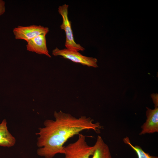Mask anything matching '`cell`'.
<instances>
[{
    "mask_svg": "<svg viewBox=\"0 0 158 158\" xmlns=\"http://www.w3.org/2000/svg\"><path fill=\"white\" fill-rule=\"evenodd\" d=\"M52 54L55 56H61L74 63H80L83 65L95 68L98 67L96 58L83 55L78 51L66 48L59 49L56 47L52 51Z\"/></svg>",
    "mask_w": 158,
    "mask_h": 158,
    "instance_id": "obj_4",
    "label": "cell"
},
{
    "mask_svg": "<svg viewBox=\"0 0 158 158\" xmlns=\"http://www.w3.org/2000/svg\"><path fill=\"white\" fill-rule=\"evenodd\" d=\"M95 144L96 147L91 158H112L108 145L101 136L98 135Z\"/></svg>",
    "mask_w": 158,
    "mask_h": 158,
    "instance_id": "obj_9",
    "label": "cell"
},
{
    "mask_svg": "<svg viewBox=\"0 0 158 158\" xmlns=\"http://www.w3.org/2000/svg\"><path fill=\"white\" fill-rule=\"evenodd\" d=\"M123 141L124 143L129 145L136 153L138 158H158L157 156H152L144 151L140 146L133 145L131 143L128 137L124 138Z\"/></svg>",
    "mask_w": 158,
    "mask_h": 158,
    "instance_id": "obj_10",
    "label": "cell"
},
{
    "mask_svg": "<svg viewBox=\"0 0 158 158\" xmlns=\"http://www.w3.org/2000/svg\"><path fill=\"white\" fill-rule=\"evenodd\" d=\"M49 31L48 27L33 25L26 26H18L13 29V32L15 39L27 42L39 35H46Z\"/></svg>",
    "mask_w": 158,
    "mask_h": 158,
    "instance_id": "obj_5",
    "label": "cell"
},
{
    "mask_svg": "<svg viewBox=\"0 0 158 158\" xmlns=\"http://www.w3.org/2000/svg\"><path fill=\"white\" fill-rule=\"evenodd\" d=\"M153 102L154 104V107H158V95L157 93H152L151 95Z\"/></svg>",
    "mask_w": 158,
    "mask_h": 158,
    "instance_id": "obj_11",
    "label": "cell"
},
{
    "mask_svg": "<svg viewBox=\"0 0 158 158\" xmlns=\"http://www.w3.org/2000/svg\"><path fill=\"white\" fill-rule=\"evenodd\" d=\"M96 147L95 144L93 146L89 145L85 136L80 133L75 141L65 146L64 158H90Z\"/></svg>",
    "mask_w": 158,
    "mask_h": 158,
    "instance_id": "obj_2",
    "label": "cell"
},
{
    "mask_svg": "<svg viewBox=\"0 0 158 158\" xmlns=\"http://www.w3.org/2000/svg\"><path fill=\"white\" fill-rule=\"evenodd\" d=\"M7 125L5 119L0 123V146L9 147L15 145L16 140L8 131Z\"/></svg>",
    "mask_w": 158,
    "mask_h": 158,
    "instance_id": "obj_8",
    "label": "cell"
},
{
    "mask_svg": "<svg viewBox=\"0 0 158 158\" xmlns=\"http://www.w3.org/2000/svg\"><path fill=\"white\" fill-rule=\"evenodd\" d=\"M46 36L45 35H40L27 42V50L51 58L47 47Z\"/></svg>",
    "mask_w": 158,
    "mask_h": 158,
    "instance_id": "obj_7",
    "label": "cell"
},
{
    "mask_svg": "<svg viewBox=\"0 0 158 158\" xmlns=\"http://www.w3.org/2000/svg\"><path fill=\"white\" fill-rule=\"evenodd\" d=\"M146 122L142 126L140 135L158 132V107L151 109L146 107Z\"/></svg>",
    "mask_w": 158,
    "mask_h": 158,
    "instance_id": "obj_6",
    "label": "cell"
},
{
    "mask_svg": "<svg viewBox=\"0 0 158 158\" xmlns=\"http://www.w3.org/2000/svg\"><path fill=\"white\" fill-rule=\"evenodd\" d=\"M68 5L64 4L59 6L58 8V11L61 16L62 19L60 28L61 30L64 31L66 35L65 46L68 49L78 51H83L85 48L79 44L77 43L74 40L71 22L68 17Z\"/></svg>",
    "mask_w": 158,
    "mask_h": 158,
    "instance_id": "obj_3",
    "label": "cell"
},
{
    "mask_svg": "<svg viewBox=\"0 0 158 158\" xmlns=\"http://www.w3.org/2000/svg\"><path fill=\"white\" fill-rule=\"evenodd\" d=\"M5 3L3 0H0V16L5 12Z\"/></svg>",
    "mask_w": 158,
    "mask_h": 158,
    "instance_id": "obj_12",
    "label": "cell"
},
{
    "mask_svg": "<svg viewBox=\"0 0 158 158\" xmlns=\"http://www.w3.org/2000/svg\"><path fill=\"white\" fill-rule=\"evenodd\" d=\"M54 120L47 119L44 127L39 128L37 143L38 155L45 158H53L58 154H64V145L70 138L82 131L92 130L99 132L102 129L100 123H94L90 117L83 116L76 118L61 111H55Z\"/></svg>",
    "mask_w": 158,
    "mask_h": 158,
    "instance_id": "obj_1",
    "label": "cell"
}]
</instances>
